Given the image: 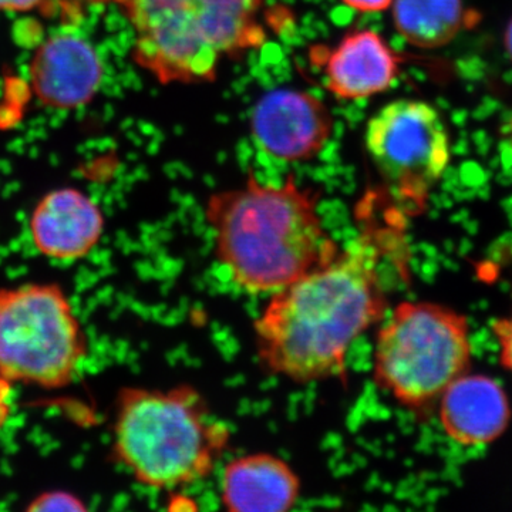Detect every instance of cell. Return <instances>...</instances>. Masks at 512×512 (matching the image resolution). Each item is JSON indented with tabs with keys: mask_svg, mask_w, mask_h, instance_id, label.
<instances>
[{
	"mask_svg": "<svg viewBox=\"0 0 512 512\" xmlns=\"http://www.w3.org/2000/svg\"><path fill=\"white\" fill-rule=\"evenodd\" d=\"M301 493V478L288 461L275 454H245L222 470L221 503L227 511H289Z\"/></svg>",
	"mask_w": 512,
	"mask_h": 512,
	"instance_id": "7c38bea8",
	"label": "cell"
},
{
	"mask_svg": "<svg viewBox=\"0 0 512 512\" xmlns=\"http://www.w3.org/2000/svg\"><path fill=\"white\" fill-rule=\"evenodd\" d=\"M367 192L357 232L325 265L271 293L254 320L259 363L271 375L306 384L348 375L357 339L386 318L389 293L410 274L404 212Z\"/></svg>",
	"mask_w": 512,
	"mask_h": 512,
	"instance_id": "6da1fadb",
	"label": "cell"
},
{
	"mask_svg": "<svg viewBox=\"0 0 512 512\" xmlns=\"http://www.w3.org/2000/svg\"><path fill=\"white\" fill-rule=\"evenodd\" d=\"M359 13H380L393 5V0H340Z\"/></svg>",
	"mask_w": 512,
	"mask_h": 512,
	"instance_id": "e0dca14e",
	"label": "cell"
},
{
	"mask_svg": "<svg viewBox=\"0 0 512 512\" xmlns=\"http://www.w3.org/2000/svg\"><path fill=\"white\" fill-rule=\"evenodd\" d=\"M134 33L131 59L164 86L215 82L224 63L268 42L266 0H113Z\"/></svg>",
	"mask_w": 512,
	"mask_h": 512,
	"instance_id": "3957f363",
	"label": "cell"
},
{
	"mask_svg": "<svg viewBox=\"0 0 512 512\" xmlns=\"http://www.w3.org/2000/svg\"><path fill=\"white\" fill-rule=\"evenodd\" d=\"M333 127L335 119L325 101L291 87L262 94L249 116L255 146L284 163H306L319 156Z\"/></svg>",
	"mask_w": 512,
	"mask_h": 512,
	"instance_id": "ba28073f",
	"label": "cell"
},
{
	"mask_svg": "<svg viewBox=\"0 0 512 512\" xmlns=\"http://www.w3.org/2000/svg\"><path fill=\"white\" fill-rule=\"evenodd\" d=\"M505 47H507L508 55H510L512 60V20L510 25H508L507 32H505Z\"/></svg>",
	"mask_w": 512,
	"mask_h": 512,
	"instance_id": "d6986e66",
	"label": "cell"
},
{
	"mask_svg": "<svg viewBox=\"0 0 512 512\" xmlns=\"http://www.w3.org/2000/svg\"><path fill=\"white\" fill-rule=\"evenodd\" d=\"M45 0H0V12L25 13L36 9Z\"/></svg>",
	"mask_w": 512,
	"mask_h": 512,
	"instance_id": "ac0fdd59",
	"label": "cell"
},
{
	"mask_svg": "<svg viewBox=\"0 0 512 512\" xmlns=\"http://www.w3.org/2000/svg\"><path fill=\"white\" fill-rule=\"evenodd\" d=\"M323 87L339 100H363L387 92L396 82L402 59L372 29H352L333 47L316 46Z\"/></svg>",
	"mask_w": 512,
	"mask_h": 512,
	"instance_id": "30bf717a",
	"label": "cell"
},
{
	"mask_svg": "<svg viewBox=\"0 0 512 512\" xmlns=\"http://www.w3.org/2000/svg\"><path fill=\"white\" fill-rule=\"evenodd\" d=\"M106 231L100 205L73 187L47 192L30 215L33 247L52 261L74 262L92 254Z\"/></svg>",
	"mask_w": 512,
	"mask_h": 512,
	"instance_id": "8fae6325",
	"label": "cell"
},
{
	"mask_svg": "<svg viewBox=\"0 0 512 512\" xmlns=\"http://www.w3.org/2000/svg\"><path fill=\"white\" fill-rule=\"evenodd\" d=\"M320 197L293 175L268 185L249 173L239 187L207 198L215 258L239 291L271 295L339 254L320 217Z\"/></svg>",
	"mask_w": 512,
	"mask_h": 512,
	"instance_id": "7a4b0ae2",
	"label": "cell"
},
{
	"mask_svg": "<svg viewBox=\"0 0 512 512\" xmlns=\"http://www.w3.org/2000/svg\"><path fill=\"white\" fill-rule=\"evenodd\" d=\"M89 343L73 303L59 284L0 289V377L42 389L76 379Z\"/></svg>",
	"mask_w": 512,
	"mask_h": 512,
	"instance_id": "8992f818",
	"label": "cell"
},
{
	"mask_svg": "<svg viewBox=\"0 0 512 512\" xmlns=\"http://www.w3.org/2000/svg\"><path fill=\"white\" fill-rule=\"evenodd\" d=\"M439 417L447 436L458 444L484 446L507 429L511 407L495 380L464 373L441 394Z\"/></svg>",
	"mask_w": 512,
	"mask_h": 512,
	"instance_id": "4fadbf2b",
	"label": "cell"
},
{
	"mask_svg": "<svg viewBox=\"0 0 512 512\" xmlns=\"http://www.w3.org/2000/svg\"><path fill=\"white\" fill-rule=\"evenodd\" d=\"M231 436L227 421L188 384L123 387L117 394L113 456L144 487L174 490L207 480Z\"/></svg>",
	"mask_w": 512,
	"mask_h": 512,
	"instance_id": "277c9868",
	"label": "cell"
},
{
	"mask_svg": "<svg viewBox=\"0 0 512 512\" xmlns=\"http://www.w3.org/2000/svg\"><path fill=\"white\" fill-rule=\"evenodd\" d=\"M394 28L421 49L446 46L468 23H474L463 0H393Z\"/></svg>",
	"mask_w": 512,
	"mask_h": 512,
	"instance_id": "5bb4252c",
	"label": "cell"
},
{
	"mask_svg": "<svg viewBox=\"0 0 512 512\" xmlns=\"http://www.w3.org/2000/svg\"><path fill=\"white\" fill-rule=\"evenodd\" d=\"M367 154L387 194L404 212H419L450 161V140L440 114L419 100H394L367 121Z\"/></svg>",
	"mask_w": 512,
	"mask_h": 512,
	"instance_id": "52a82bcc",
	"label": "cell"
},
{
	"mask_svg": "<svg viewBox=\"0 0 512 512\" xmlns=\"http://www.w3.org/2000/svg\"><path fill=\"white\" fill-rule=\"evenodd\" d=\"M493 333L500 348L501 365L512 373V312L493 323Z\"/></svg>",
	"mask_w": 512,
	"mask_h": 512,
	"instance_id": "2e32d148",
	"label": "cell"
},
{
	"mask_svg": "<svg viewBox=\"0 0 512 512\" xmlns=\"http://www.w3.org/2000/svg\"><path fill=\"white\" fill-rule=\"evenodd\" d=\"M33 92L43 106L74 110L99 93L103 60L96 47L79 33L59 32L47 37L29 64Z\"/></svg>",
	"mask_w": 512,
	"mask_h": 512,
	"instance_id": "9c48e42d",
	"label": "cell"
},
{
	"mask_svg": "<svg viewBox=\"0 0 512 512\" xmlns=\"http://www.w3.org/2000/svg\"><path fill=\"white\" fill-rule=\"evenodd\" d=\"M373 350V380L413 412L439 402L471 362L466 316L433 302L404 301L383 319Z\"/></svg>",
	"mask_w": 512,
	"mask_h": 512,
	"instance_id": "5b68a950",
	"label": "cell"
},
{
	"mask_svg": "<svg viewBox=\"0 0 512 512\" xmlns=\"http://www.w3.org/2000/svg\"><path fill=\"white\" fill-rule=\"evenodd\" d=\"M89 510L82 498L77 497L70 491L53 490L37 495L30 501L26 511H74L86 512Z\"/></svg>",
	"mask_w": 512,
	"mask_h": 512,
	"instance_id": "9a60e30c",
	"label": "cell"
}]
</instances>
